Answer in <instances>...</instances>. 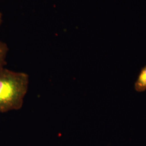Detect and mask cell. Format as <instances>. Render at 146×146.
I'll use <instances>...</instances> for the list:
<instances>
[{
	"mask_svg": "<svg viewBox=\"0 0 146 146\" xmlns=\"http://www.w3.org/2000/svg\"><path fill=\"white\" fill-rule=\"evenodd\" d=\"M29 82L28 75L2 68L0 70V113L20 110Z\"/></svg>",
	"mask_w": 146,
	"mask_h": 146,
	"instance_id": "cell-1",
	"label": "cell"
},
{
	"mask_svg": "<svg viewBox=\"0 0 146 146\" xmlns=\"http://www.w3.org/2000/svg\"><path fill=\"white\" fill-rule=\"evenodd\" d=\"M135 89L138 92H144L146 90V66L141 69L135 83Z\"/></svg>",
	"mask_w": 146,
	"mask_h": 146,
	"instance_id": "cell-2",
	"label": "cell"
},
{
	"mask_svg": "<svg viewBox=\"0 0 146 146\" xmlns=\"http://www.w3.org/2000/svg\"><path fill=\"white\" fill-rule=\"evenodd\" d=\"M8 50L9 48L7 44L0 41V70L5 68V66L7 64L6 58Z\"/></svg>",
	"mask_w": 146,
	"mask_h": 146,
	"instance_id": "cell-3",
	"label": "cell"
},
{
	"mask_svg": "<svg viewBox=\"0 0 146 146\" xmlns=\"http://www.w3.org/2000/svg\"><path fill=\"white\" fill-rule=\"evenodd\" d=\"M2 22H3V16H2V14L0 11V27L1 26Z\"/></svg>",
	"mask_w": 146,
	"mask_h": 146,
	"instance_id": "cell-4",
	"label": "cell"
}]
</instances>
